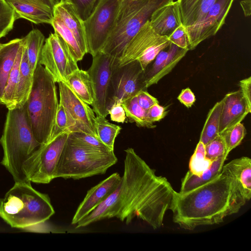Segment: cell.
Segmentation results:
<instances>
[{
	"label": "cell",
	"mask_w": 251,
	"mask_h": 251,
	"mask_svg": "<svg viewBox=\"0 0 251 251\" xmlns=\"http://www.w3.org/2000/svg\"><path fill=\"white\" fill-rule=\"evenodd\" d=\"M125 151L124 172L119 186L79 221L76 228L113 217L126 225L137 218L154 229L162 226L177 192L165 177L156 175L133 149L128 148Z\"/></svg>",
	"instance_id": "obj_1"
},
{
	"label": "cell",
	"mask_w": 251,
	"mask_h": 251,
	"mask_svg": "<svg viewBox=\"0 0 251 251\" xmlns=\"http://www.w3.org/2000/svg\"><path fill=\"white\" fill-rule=\"evenodd\" d=\"M246 202L235 178L224 165L219 174L208 182L176 193L171 210L173 220L188 230L219 224L238 212Z\"/></svg>",
	"instance_id": "obj_2"
},
{
	"label": "cell",
	"mask_w": 251,
	"mask_h": 251,
	"mask_svg": "<svg viewBox=\"0 0 251 251\" xmlns=\"http://www.w3.org/2000/svg\"><path fill=\"white\" fill-rule=\"evenodd\" d=\"M54 213L49 195L34 189L29 181L15 182L0 199V217L13 228L39 225Z\"/></svg>",
	"instance_id": "obj_3"
},
{
	"label": "cell",
	"mask_w": 251,
	"mask_h": 251,
	"mask_svg": "<svg viewBox=\"0 0 251 251\" xmlns=\"http://www.w3.org/2000/svg\"><path fill=\"white\" fill-rule=\"evenodd\" d=\"M0 144L3 154L0 164L15 182L27 181L23 171V164L41 144L33 135L26 103L8 109Z\"/></svg>",
	"instance_id": "obj_4"
},
{
	"label": "cell",
	"mask_w": 251,
	"mask_h": 251,
	"mask_svg": "<svg viewBox=\"0 0 251 251\" xmlns=\"http://www.w3.org/2000/svg\"><path fill=\"white\" fill-rule=\"evenodd\" d=\"M55 83L45 67L38 64L26 108L33 135L41 145L50 138L59 105Z\"/></svg>",
	"instance_id": "obj_5"
},
{
	"label": "cell",
	"mask_w": 251,
	"mask_h": 251,
	"mask_svg": "<svg viewBox=\"0 0 251 251\" xmlns=\"http://www.w3.org/2000/svg\"><path fill=\"white\" fill-rule=\"evenodd\" d=\"M174 0H120L110 33L100 50L115 59L158 8Z\"/></svg>",
	"instance_id": "obj_6"
},
{
	"label": "cell",
	"mask_w": 251,
	"mask_h": 251,
	"mask_svg": "<svg viewBox=\"0 0 251 251\" xmlns=\"http://www.w3.org/2000/svg\"><path fill=\"white\" fill-rule=\"evenodd\" d=\"M117 161L113 151L83 148L67 140L54 177L79 179L104 174Z\"/></svg>",
	"instance_id": "obj_7"
},
{
	"label": "cell",
	"mask_w": 251,
	"mask_h": 251,
	"mask_svg": "<svg viewBox=\"0 0 251 251\" xmlns=\"http://www.w3.org/2000/svg\"><path fill=\"white\" fill-rule=\"evenodd\" d=\"M70 133L65 131L40 145L25 161L23 171L27 181L48 184L54 179L57 165Z\"/></svg>",
	"instance_id": "obj_8"
},
{
	"label": "cell",
	"mask_w": 251,
	"mask_h": 251,
	"mask_svg": "<svg viewBox=\"0 0 251 251\" xmlns=\"http://www.w3.org/2000/svg\"><path fill=\"white\" fill-rule=\"evenodd\" d=\"M170 43L168 36L155 32L149 20L129 41L122 55L114 58L112 66H121L138 60L145 71L157 55Z\"/></svg>",
	"instance_id": "obj_9"
},
{
	"label": "cell",
	"mask_w": 251,
	"mask_h": 251,
	"mask_svg": "<svg viewBox=\"0 0 251 251\" xmlns=\"http://www.w3.org/2000/svg\"><path fill=\"white\" fill-rule=\"evenodd\" d=\"M120 0H100L84 21L88 53L100 51L110 33Z\"/></svg>",
	"instance_id": "obj_10"
},
{
	"label": "cell",
	"mask_w": 251,
	"mask_h": 251,
	"mask_svg": "<svg viewBox=\"0 0 251 251\" xmlns=\"http://www.w3.org/2000/svg\"><path fill=\"white\" fill-rule=\"evenodd\" d=\"M38 64L45 67L56 83L66 82L68 76L78 69L66 43L55 32L45 39Z\"/></svg>",
	"instance_id": "obj_11"
},
{
	"label": "cell",
	"mask_w": 251,
	"mask_h": 251,
	"mask_svg": "<svg viewBox=\"0 0 251 251\" xmlns=\"http://www.w3.org/2000/svg\"><path fill=\"white\" fill-rule=\"evenodd\" d=\"M145 71L134 60L121 66H113L108 92L107 109L116 101L125 100L142 90L147 91Z\"/></svg>",
	"instance_id": "obj_12"
},
{
	"label": "cell",
	"mask_w": 251,
	"mask_h": 251,
	"mask_svg": "<svg viewBox=\"0 0 251 251\" xmlns=\"http://www.w3.org/2000/svg\"><path fill=\"white\" fill-rule=\"evenodd\" d=\"M93 60L87 71L89 75L93 93L92 109L97 116L108 115V92L114 57L99 51L92 56Z\"/></svg>",
	"instance_id": "obj_13"
},
{
	"label": "cell",
	"mask_w": 251,
	"mask_h": 251,
	"mask_svg": "<svg viewBox=\"0 0 251 251\" xmlns=\"http://www.w3.org/2000/svg\"><path fill=\"white\" fill-rule=\"evenodd\" d=\"M59 102L64 106L70 124V132H81L97 137L94 112L64 82H58ZM98 138V137H97Z\"/></svg>",
	"instance_id": "obj_14"
},
{
	"label": "cell",
	"mask_w": 251,
	"mask_h": 251,
	"mask_svg": "<svg viewBox=\"0 0 251 251\" xmlns=\"http://www.w3.org/2000/svg\"><path fill=\"white\" fill-rule=\"evenodd\" d=\"M234 0H217L199 22L185 27L188 50L217 33L224 25Z\"/></svg>",
	"instance_id": "obj_15"
},
{
	"label": "cell",
	"mask_w": 251,
	"mask_h": 251,
	"mask_svg": "<svg viewBox=\"0 0 251 251\" xmlns=\"http://www.w3.org/2000/svg\"><path fill=\"white\" fill-rule=\"evenodd\" d=\"M13 10L16 20L23 18L35 24H51L59 0H4Z\"/></svg>",
	"instance_id": "obj_16"
},
{
	"label": "cell",
	"mask_w": 251,
	"mask_h": 251,
	"mask_svg": "<svg viewBox=\"0 0 251 251\" xmlns=\"http://www.w3.org/2000/svg\"><path fill=\"white\" fill-rule=\"evenodd\" d=\"M122 176L115 173L91 188L79 204L71 224H76L107 198L120 185Z\"/></svg>",
	"instance_id": "obj_17"
},
{
	"label": "cell",
	"mask_w": 251,
	"mask_h": 251,
	"mask_svg": "<svg viewBox=\"0 0 251 251\" xmlns=\"http://www.w3.org/2000/svg\"><path fill=\"white\" fill-rule=\"evenodd\" d=\"M188 50L180 48L171 43L155 57L152 65L145 70V78L147 88L155 84L169 74L185 55Z\"/></svg>",
	"instance_id": "obj_18"
},
{
	"label": "cell",
	"mask_w": 251,
	"mask_h": 251,
	"mask_svg": "<svg viewBox=\"0 0 251 251\" xmlns=\"http://www.w3.org/2000/svg\"><path fill=\"white\" fill-rule=\"evenodd\" d=\"M222 100L219 134L241 123L251 112L240 90L227 94Z\"/></svg>",
	"instance_id": "obj_19"
},
{
	"label": "cell",
	"mask_w": 251,
	"mask_h": 251,
	"mask_svg": "<svg viewBox=\"0 0 251 251\" xmlns=\"http://www.w3.org/2000/svg\"><path fill=\"white\" fill-rule=\"evenodd\" d=\"M53 18L60 20L72 31L82 51L88 53L84 21L73 5L64 0H59L54 7Z\"/></svg>",
	"instance_id": "obj_20"
},
{
	"label": "cell",
	"mask_w": 251,
	"mask_h": 251,
	"mask_svg": "<svg viewBox=\"0 0 251 251\" xmlns=\"http://www.w3.org/2000/svg\"><path fill=\"white\" fill-rule=\"evenodd\" d=\"M149 21L155 32L168 37L182 25L178 1L174 0L158 8Z\"/></svg>",
	"instance_id": "obj_21"
},
{
	"label": "cell",
	"mask_w": 251,
	"mask_h": 251,
	"mask_svg": "<svg viewBox=\"0 0 251 251\" xmlns=\"http://www.w3.org/2000/svg\"><path fill=\"white\" fill-rule=\"evenodd\" d=\"M23 38L24 51L14 97V108L22 106L26 103L33 82L34 73L30 70L28 62L26 38L25 37Z\"/></svg>",
	"instance_id": "obj_22"
},
{
	"label": "cell",
	"mask_w": 251,
	"mask_h": 251,
	"mask_svg": "<svg viewBox=\"0 0 251 251\" xmlns=\"http://www.w3.org/2000/svg\"><path fill=\"white\" fill-rule=\"evenodd\" d=\"M182 25L185 27L199 22L217 0H176Z\"/></svg>",
	"instance_id": "obj_23"
},
{
	"label": "cell",
	"mask_w": 251,
	"mask_h": 251,
	"mask_svg": "<svg viewBox=\"0 0 251 251\" xmlns=\"http://www.w3.org/2000/svg\"><path fill=\"white\" fill-rule=\"evenodd\" d=\"M22 38L3 44L0 49V104L10 73L14 65Z\"/></svg>",
	"instance_id": "obj_24"
},
{
	"label": "cell",
	"mask_w": 251,
	"mask_h": 251,
	"mask_svg": "<svg viewBox=\"0 0 251 251\" xmlns=\"http://www.w3.org/2000/svg\"><path fill=\"white\" fill-rule=\"evenodd\" d=\"M236 179L247 201L251 197V159L247 156L234 159L225 164Z\"/></svg>",
	"instance_id": "obj_25"
},
{
	"label": "cell",
	"mask_w": 251,
	"mask_h": 251,
	"mask_svg": "<svg viewBox=\"0 0 251 251\" xmlns=\"http://www.w3.org/2000/svg\"><path fill=\"white\" fill-rule=\"evenodd\" d=\"M227 156L225 154L213 161L210 167L200 176H196L188 171L182 179L179 192L192 190L215 178L221 172Z\"/></svg>",
	"instance_id": "obj_26"
},
{
	"label": "cell",
	"mask_w": 251,
	"mask_h": 251,
	"mask_svg": "<svg viewBox=\"0 0 251 251\" xmlns=\"http://www.w3.org/2000/svg\"><path fill=\"white\" fill-rule=\"evenodd\" d=\"M75 93L88 105L93 102V93L89 75L79 68L67 77L66 82Z\"/></svg>",
	"instance_id": "obj_27"
},
{
	"label": "cell",
	"mask_w": 251,
	"mask_h": 251,
	"mask_svg": "<svg viewBox=\"0 0 251 251\" xmlns=\"http://www.w3.org/2000/svg\"><path fill=\"white\" fill-rule=\"evenodd\" d=\"M24 51V41L21 44L14 65L10 73L2 98V104L8 109L14 108V97L18 81L20 65Z\"/></svg>",
	"instance_id": "obj_28"
},
{
	"label": "cell",
	"mask_w": 251,
	"mask_h": 251,
	"mask_svg": "<svg viewBox=\"0 0 251 251\" xmlns=\"http://www.w3.org/2000/svg\"><path fill=\"white\" fill-rule=\"evenodd\" d=\"M137 94L125 100L122 103L128 121L130 123H135L138 127L148 128L155 127L156 125L148 119L147 111L143 109L138 103Z\"/></svg>",
	"instance_id": "obj_29"
},
{
	"label": "cell",
	"mask_w": 251,
	"mask_h": 251,
	"mask_svg": "<svg viewBox=\"0 0 251 251\" xmlns=\"http://www.w3.org/2000/svg\"><path fill=\"white\" fill-rule=\"evenodd\" d=\"M25 37L29 66L31 71L34 73L38 64L45 38L42 32L38 29L31 30Z\"/></svg>",
	"instance_id": "obj_30"
},
{
	"label": "cell",
	"mask_w": 251,
	"mask_h": 251,
	"mask_svg": "<svg viewBox=\"0 0 251 251\" xmlns=\"http://www.w3.org/2000/svg\"><path fill=\"white\" fill-rule=\"evenodd\" d=\"M95 125L98 139L109 150L114 151L116 138L120 133V126L110 123L105 117L97 116Z\"/></svg>",
	"instance_id": "obj_31"
},
{
	"label": "cell",
	"mask_w": 251,
	"mask_h": 251,
	"mask_svg": "<svg viewBox=\"0 0 251 251\" xmlns=\"http://www.w3.org/2000/svg\"><path fill=\"white\" fill-rule=\"evenodd\" d=\"M222 100L216 102L209 110L202 129L200 141L205 145L219 135Z\"/></svg>",
	"instance_id": "obj_32"
},
{
	"label": "cell",
	"mask_w": 251,
	"mask_h": 251,
	"mask_svg": "<svg viewBox=\"0 0 251 251\" xmlns=\"http://www.w3.org/2000/svg\"><path fill=\"white\" fill-rule=\"evenodd\" d=\"M54 32L57 33L66 43L68 48L75 60L81 61L86 54L81 50L74 34L59 19L53 18L50 24Z\"/></svg>",
	"instance_id": "obj_33"
},
{
	"label": "cell",
	"mask_w": 251,
	"mask_h": 251,
	"mask_svg": "<svg viewBox=\"0 0 251 251\" xmlns=\"http://www.w3.org/2000/svg\"><path fill=\"white\" fill-rule=\"evenodd\" d=\"M212 162L205 156V145L199 141L190 158L189 171L196 176H200L210 167Z\"/></svg>",
	"instance_id": "obj_34"
},
{
	"label": "cell",
	"mask_w": 251,
	"mask_h": 251,
	"mask_svg": "<svg viewBox=\"0 0 251 251\" xmlns=\"http://www.w3.org/2000/svg\"><path fill=\"white\" fill-rule=\"evenodd\" d=\"M71 143L83 148L111 151L106 147L98 138L81 132H71L68 138Z\"/></svg>",
	"instance_id": "obj_35"
},
{
	"label": "cell",
	"mask_w": 251,
	"mask_h": 251,
	"mask_svg": "<svg viewBox=\"0 0 251 251\" xmlns=\"http://www.w3.org/2000/svg\"><path fill=\"white\" fill-rule=\"evenodd\" d=\"M246 133L244 126L240 123L220 134L224 139L228 153L241 144Z\"/></svg>",
	"instance_id": "obj_36"
},
{
	"label": "cell",
	"mask_w": 251,
	"mask_h": 251,
	"mask_svg": "<svg viewBox=\"0 0 251 251\" xmlns=\"http://www.w3.org/2000/svg\"><path fill=\"white\" fill-rule=\"evenodd\" d=\"M16 20L13 10L4 0H0V39L12 29Z\"/></svg>",
	"instance_id": "obj_37"
},
{
	"label": "cell",
	"mask_w": 251,
	"mask_h": 251,
	"mask_svg": "<svg viewBox=\"0 0 251 251\" xmlns=\"http://www.w3.org/2000/svg\"><path fill=\"white\" fill-rule=\"evenodd\" d=\"M70 132V124L66 110L61 102H59L50 138L51 140L65 131Z\"/></svg>",
	"instance_id": "obj_38"
},
{
	"label": "cell",
	"mask_w": 251,
	"mask_h": 251,
	"mask_svg": "<svg viewBox=\"0 0 251 251\" xmlns=\"http://www.w3.org/2000/svg\"><path fill=\"white\" fill-rule=\"evenodd\" d=\"M205 150L206 158L211 161L225 154H229L227 152L224 139L220 134L205 145Z\"/></svg>",
	"instance_id": "obj_39"
},
{
	"label": "cell",
	"mask_w": 251,
	"mask_h": 251,
	"mask_svg": "<svg viewBox=\"0 0 251 251\" xmlns=\"http://www.w3.org/2000/svg\"><path fill=\"white\" fill-rule=\"evenodd\" d=\"M71 3L83 21L90 15L100 0H64Z\"/></svg>",
	"instance_id": "obj_40"
},
{
	"label": "cell",
	"mask_w": 251,
	"mask_h": 251,
	"mask_svg": "<svg viewBox=\"0 0 251 251\" xmlns=\"http://www.w3.org/2000/svg\"><path fill=\"white\" fill-rule=\"evenodd\" d=\"M169 40L178 47L188 50L187 36L185 27L182 25L178 26L170 35Z\"/></svg>",
	"instance_id": "obj_41"
},
{
	"label": "cell",
	"mask_w": 251,
	"mask_h": 251,
	"mask_svg": "<svg viewBox=\"0 0 251 251\" xmlns=\"http://www.w3.org/2000/svg\"><path fill=\"white\" fill-rule=\"evenodd\" d=\"M108 113L112 121L122 124L127 123L126 113L121 102L115 101L108 109Z\"/></svg>",
	"instance_id": "obj_42"
},
{
	"label": "cell",
	"mask_w": 251,
	"mask_h": 251,
	"mask_svg": "<svg viewBox=\"0 0 251 251\" xmlns=\"http://www.w3.org/2000/svg\"><path fill=\"white\" fill-rule=\"evenodd\" d=\"M166 108L159 103L155 104L147 111V116L151 123L158 122L163 119L167 114Z\"/></svg>",
	"instance_id": "obj_43"
},
{
	"label": "cell",
	"mask_w": 251,
	"mask_h": 251,
	"mask_svg": "<svg viewBox=\"0 0 251 251\" xmlns=\"http://www.w3.org/2000/svg\"><path fill=\"white\" fill-rule=\"evenodd\" d=\"M137 99L139 105L146 111L154 104L159 103L156 98L145 90H142L138 92L137 94Z\"/></svg>",
	"instance_id": "obj_44"
},
{
	"label": "cell",
	"mask_w": 251,
	"mask_h": 251,
	"mask_svg": "<svg viewBox=\"0 0 251 251\" xmlns=\"http://www.w3.org/2000/svg\"><path fill=\"white\" fill-rule=\"evenodd\" d=\"M240 91L245 99L249 110L251 111V77L244 78L239 82Z\"/></svg>",
	"instance_id": "obj_45"
},
{
	"label": "cell",
	"mask_w": 251,
	"mask_h": 251,
	"mask_svg": "<svg viewBox=\"0 0 251 251\" xmlns=\"http://www.w3.org/2000/svg\"><path fill=\"white\" fill-rule=\"evenodd\" d=\"M178 100L187 108L191 107L196 101V97L189 88L183 89L178 96Z\"/></svg>",
	"instance_id": "obj_46"
},
{
	"label": "cell",
	"mask_w": 251,
	"mask_h": 251,
	"mask_svg": "<svg viewBox=\"0 0 251 251\" xmlns=\"http://www.w3.org/2000/svg\"><path fill=\"white\" fill-rule=\"evenodd\" d=\"M241 6L245 16L251 15V0H244L240 2Z\"/></svg>",
	"instance_id": "obj_47"
},
{
	"label": "cell",
	"mask_w": 251,
	"mask_h": 251,
	"mask_svg": "<svg viewBox=\"0 0 251 251\" xmlns=\"http://www.w3.org/2000/svg\"><path fill=\"white\" fill-rule=\"evenodd\" d=\"M2 45H3V44L0 43V49L2 47Z\"/></svg>",
	"instance_id": "obj_48"
}]
</instances>
